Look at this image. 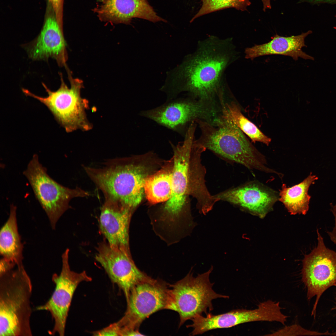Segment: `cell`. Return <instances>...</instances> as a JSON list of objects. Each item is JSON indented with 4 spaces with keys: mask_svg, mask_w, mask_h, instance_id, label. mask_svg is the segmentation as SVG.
Here are the masks:
<instances>
[{
    "mask_svg": "<svg viewBox=\"0 0 336 336\" xmlns=\"http://www.w3.org/2000/svg\"><path fill=\"white\" fill-rule=\"evenodd\" d=\"M236 58L232 40L214 37L204 40L199 43L194 52L167 73L160 90L166 93L168 100L183 91L208 98L217 91L225 70Z\"/></svg>",
    "mask_w": 336,
    "mask_h": 336,
    "instance_id": "cell-1",
    "label": "cell"
},
{
    "mask_svg": "<svg viewBox=\"0 0 336 336\" xmlns=\"http://www.w3.org/2000/svg\"><path fill=\"white\" fill-rule=\"evenodd\" d=\"M132 158L107 161L100 167H85L90 179L102 192L105 202L117 204L133 211L141 202L145 180L149 175L147 166Z\"/></svg>",
    "mask_w": 336,
    "mask_h": 336,
    "instance_id": "cell-2",
    "label": "cell"
},
{
    "mask_svg": "<svg viewBox=\"0 0 336 336\" xmlns=\"http://www.w3.org/2000/svg\"><path fill=\"white\" fill-rule=\"evenodd\" d=\"M32 285L23 264L0 273V336H30Z\"/></svg>",
    "mask_w": 336,
    "mask_h": 336,
    "instance_id": "cell-3",
    "label": "cell"
},
{
    "mask_svg": "<svg viewBox=\"0 0 336 336\" xmlns=\"http://www.w3.org/2000/svg\"><path fill=\"white\" fill-rule=\"evenodd\" d=\"M221 119L218 121L216 127L205 122L198 121L202 135L195 142L250 169L277 173L266 166L264 156L234 123L223 116Z\"/></svg>",
    "mask_w": 336,
    "mask_h": 336,
    "instance_id": "cell-4",
    "label": "cell"
},
{
    "mask_svg": "<svg viewBox=\"0 0 336 336\" xmlns=\"http://www.w3.org/2000/svg\"><path fill=\"white\" fill-rule=\"evenodd\" d=\"M70 84L69 88L59 73L61 84L55 91H52L42 83L48 96H37L28 90L22 89L24 94L33 97L44 104L51 112L55 119L67 132L77 129L88 131L92 128L87 119L86 110L88 107L87 100L82 97L81 91L83 87L82 81L72 77L71 72L66 68Z\"/></svg>",
    "mask_w": 336,
    "mask_h": 336,
    "instance_id": "cell-5",
    "label": "cell"
},
{
    "mask_svg": "<svg viewBox=\"0 0 336 336\" xmlns=\"http://www.w3.org/2000/svg\"><path fill=\"white\" fill-rule=\"evenodd\" d=\"M212 267L208 271L195 277L191 271L184 278L170 284L165 309L177 312L180 318L179 326L197 315H206L213 309L212 301L217 298H229L228 296L216 293L212 289L214 283L210 280Z\"/></svg>",
    "mask_w": 336,
    "mask_h": 336,
    "instance_id": "cell-6",
    "label": "cell"
},
{
    "mask_svg": "<svg viewBox=\"0 0 336 336\" xmlns=\"http://www.w3.org/2000/svg\"><path fill=\"white\" fill-rule=\"evenodd\" d=\"M23 174L46 212L53 229H55L58 220L69 208L72 199L90 195L79 187L69 188L54 180L47 174L46 168L40 162L36 154L33 155Z\"/></svg>",
    "mask_w": 336,
    "mask_h": 336,
    "instance_id": "cell-7",
    "label": "cell"
},
{
    "mask_svg": "<svg viewBox=\"0 0 336 336\" xmlns=\"http://www.w3.org/2000/svg\"><path fill=\"white\" fill-rule=\"evenodd\" d=\"M169 287L165 282L150 277L133 287L126 300L124 315L117 322L122 336L133 335L146 319L166 309Z\"/></svg>",
    "mask_w": 336,
    "mask_h": 336,
    "instance_id": "cell-8",
    "label": "cell"
},
{
    "mask_svg": "<svg viewBox=\"0 0 336 336\" xmlns=\"http://www.w3.org/2000/svg\"><path fill=\"white\" fill-rule=\"evenodd\" d=\"M69 253L68 249L62 254L60 274L52 275V279L55 287L52 296L45 304L36 309L50 313L54 322L52 329L49 331V334L52 335H64L68 313L75 291L81 282L92 280L85 271L77 273L71 270L69 263Z\"/></svg>",
    "mask_w": 336,
    "mask_h": 336,
    "instance_id": "cell-9",
    "label": "cell"
},
{
    "mask_svg": "<svg viewBox=\"0 0 336 336\" xmlns=\"http://www.w3.org/2000/svg\"><path fill=\"white\" fill-rule=\"evenodd\" d=\"M317 245L303 260L302 280L307 289V297L316 296L311 312L315 316L317 305L323 293L336 286V252L328 248L323 237L316 230Z\"/></svg>",
    "mask_w": 336,
    "mask_h": 336,
    "instance_id": "cell-10",
    "label": "cell"
},
{
    "mask_svg": "<svg viewBox=\"0 0 336 336\" xmlns=\"http://www.w3.org/2000/svg\"><path fill=\"white\" fill-rule=\"evenodd\" d=\"M195 129L194 126H190L183 142L176 146L170 142L174 152L172 194L164 205L161 219L166 223H172L180 218L189 194L190 161Z\"/></svg>",
    "mask_w": 336,
    "mask_h": 336,
    "instance_id": "cell-11",
    "label": "cell"
},
{
    "mask_svg": "<svg viewBox=\"0 0 336 336\" xmlns=\"http://www.w3.org/2000/svg\"><path fill=\"white\" fill-rule=\"evenodd\" d=\"M96 249V260L122 291L126 300L134 286L150 277L137 267L130 252L111 247L105 239Z\"/></svg>",
    "mask_w": 336,
    "mask_h": 336,
    "instance_id": "cell-12",
    "label": "cell"
},
{
    "mask_svg": "<svg viewBox=\"0 0 336 336\" xmlns=\"http://www.w3.org/2000/svg\"><path fill=\"white\" fill-rule=\"evenodd\" d=\"M214 113L202 103L175 98L156 108L142 110L139 115L180 133L189 122L198 118L212 117Z\"/></svg>",
    "mask_w": 336,
    "mask_h": 336,
    "instance_id": "cell-13",
    "label": "cell"
},
{
    "mask_svg": "<svg viewBox=\"0 0 336 336\" xmlns=\"http://www.w3.org/2000/svg\"><path fill=\"white\" fill-rule=\"evenodd\" d=\"M275 313L272 305L265 301L260 303L254 310L238 309L218 315L210 313L206 316L197 315L191 319L193 323L187 326L193 329L192 336L201 334L210 330L227 328L250 322L258 321H272Z\"/></svg>",
    "mask_w": 336,
    "mask_h": 336,
    "instance_id": "cell-14",
    "label": "cell"
},
{
    "mask_svg": "<svg viewBox=\"0 0 336 336\" xmlns=\"http://www.w3.org/2000/svg\"><path fill=\"white\" fill-rule=\"evenodd\" d=\"M214 197L217 201L223 200L238 205L262 218L273 209L279 195L274 190L255 181L221 193Z\"/></svg>",
    "mask_w": 336,
    "mask_h": 336,
    "instance_id": "cell-15",
    "label": "cell"
},
{
    "mask_svg": "<svg viewBox=\"0 0 336 336\" xmlns=\"http://www.w3.org/2000/svg\"><path fill=\"white\" fill-rule=\"evenodd\" d=\"M26 48L33 60L51 58L59 66L67 67L68 56L63 26L58 22L54 12L48 14L40 34Z\"/></svg>",
    "mask_w": 336,
    "mask_h": 336,
    "instance_id": "cell-16",
    "label": "cell"
},
{
    "mask_svg": "<svg viewBox=\"0 0 336 336\" xmlns=\"http://www.w3.org/2000/svg\"><path fill=\"white\" fill-rule=\"evenodd\" d=\"M93 10L100 20L111 23L129 24L133 18L153 22L166 21L157 16L147 0H100Z\"/></svg>",
    "mask_w": 336,
    "mask_h": 336,
    "instance_id": "cell-17",
    "label": "cell"
},
{
    "mask_svg": "<svg viewBox=\"0 0 336 336\" xmlns=\"http://www.w3.org/2000/svg\"><path fill=\"white\" fill-rule=\"evenodd\" d=\"M133 212L118 204L104 202L100 216V230L111 247L130 252L129 229Z\"/></svg>",
    "mask_w": 336,
    "mask_h": 336,
    "instance_id": "cell-18",
    "label": "cell"
},
{
    "mask_svg": "<svg viewBox=\"0 0 336 336\" xmlns=\"http://www.w3.org/2000/svg\"><path fill=\"white\" fill-rule=\"evenodd\" d=\"M310 30L300 35L288 37L280 36L277 34L272 37L269 42L259 45H255L252 47L247 48L245 50V58L252 60L263 56L281 55L290 56L295 60L300 57L304 59L314 60V58L302 50L305 44V38L312 33Z\"/></svg>",
    "mask_w": 336,
    "mask_h": 336,
    "instance_id": "cell-19",
    "label": "cell"
},
{
    "mask_svg": "<svg viewBox=\"0 0 336 336\" xmlns=\"http://www.w3.org/2000/svg\"><path fill=\"white\" fill-rule=\"evenodd\" d=\"M16 211V206L11 204L9 217L0 230V252L3 258L20 265L23 264V246L18 231Z\"/></svg>",
    "mask_w": 336,
    "mask_h": 336,
    "instance_id": "cell-20",
    "label": "cell"
},
{
    "mask_svg": "<svg viewBox=\"0 0 336 336\" xmlns=\"http://www.w3.org/2000/svg\"><path fill=\"white\" fill-rule=\"evenodd\" d=\"M318 177L310 172L303 181L291 187L285 184L281 187L278 200L281 202L292 215H305L309 210L311 196L308 194L309 188Z\"/></svg>",
    "mask_w": 336,
    "mask_h": 336,
    "instance_id": "cell-21",
    "label": "cell"
},
{
    "mask_svg": "<svg viewBox=\"0 0 336 336\" xmlns=\"http://www.w3.org/2000/svg\"><path fill=\"white\" fill-rule=\"evenodd\" d=\"M203 152L199 149L193 151L190 164L189 194L197 199V206L200 212L205 214L212 209L217 201L211 195L205 185L204 171L200 162V156Z\"/></svg>",
    "mask_w": 336,
    "mask_h": 336,
    "instance_id": "cell-22",
    "label": "cell"
},
{
    "mask_svg": "<svg viewBox=\"0 0 336 336\" xmlns=\"http://www.w3.org/2000/svg\"><path fill=\"white\" fill-rule=\"evenodd\" d=\"M144 188L150 203L167 201L172 194L171 171L163 170L149 175L145 180Z\"/></svg>",
    "mask_w": 336,
    "mask_h": 336,
    "instance_id": "cell-23",
    "label": "cell"
},
{
    "mask_svg": "<svg viewBox=\"0 0 336 336\" xmlns=\"http://www.w3.org/2000/svg\"><path fill=\"white\" fill-rule=\"evenodd\" d=\"M223 116L234 123L253 142H262L268 146L271 139L264 134L258 127L242 113L234 103L226 104L223 109Z\"/></svg>",
    "mask_w": 336,
    "mask_h": 336,
    "instance_id": "cell-24",
    "label": "cell"
},
{
    "mask_svg": "<svg viewBox=\"0 0 336 336\" xmlns=\"http://www.w3.org/2000/svg\"><path fill=\"white\" fill-rule=\"evenodd\" d=\"M202 4L197 13L191 20L214 12L233 7L244 11L251 4L250 0H201Z\"/></svg>",
    "mask_w": 336,
    "mask_h": 336,
    "instance_id": "cell-25",
    "label": "cell"
},
{
    "mask_svg": "<svg viewBox=\"0 0 336 336\" xmlns=\"http://www.w3.org/2000/svg\"><path fill=\"white\" fill-rule=\"evenodd\" d=\"M267 336H336V331L330 333L310 331L306 329L299 325L294 324L286 326Z\"/></svg>",
    "mask_w": 336,
    "mask_h": 336,
    "instance_id": "cell-26",
    "label": "cell"
},
{
    "mask_svg": "<svg viewBox=\"0 0 336 336\" xmlns=\"http://www.w3.org/2000/svg\"><path fill=\"white\" fill-rule=\"evenodd\" d=\"M94 336H121L120 328L117 322L99 330L92 332Z\"/></svg>",
    "mask_w": 336,
    "mask_h": 336,
    "instance_id": "cell-27",
    "label": "cell"
},
{
    "mask_svg": "<svg viewBox=\"0 0 336 336\" xmlns=\"http://www.w3.org/2000/svg\"><path fill=\"white\" fill-rule=\"evenodd\" d=\"M56 20L63 26V8L64 0H48Z\"/></svg>",
    "mask_w": 336,
    "mask_h": 336,
    "instance_id": "cell-28",
    "label": "cell"
},
{
    "mask_svg": "<svg viewBox=\"0 0 336 336\" xmlns=\"http://www.w3.org/2000/svg\"><path fill=\"white\" fill-rule=\"evenodd\" d=\"M331 211L334 218V224L333 230L331 231H328L327 234L331 240L336 245V204L334 205L330 204Z\"/></svg>",
    "mask_w": 336,
    "mask_h": 336,
    "instance_id": "cell-29",
    "label": "cell"
},
{
    "mask_svg": "<svg viewBox=\"0 0 336 336\" xmlns=\"http://www.w3.org/2000/svg\"><path fill=\"white\" fill-rule=\"evenodd\" d=\"M308 2L312 4L327 3L336 4V0H300L299 3Z\"/></svg>",
    "mask_w": 336,
    "mask_h": 336,
    "instance_id": "cell-30",
    "label": "cell"
},
{
    "mask_svg": "<svg viewBox=\"0 0 336 336\" xmlns=\"http://www.w3.org/2000/svg\"><path fill=\"white\" fill-rule=\"evenodd\" d=\"M263 4V8L266 9L270 8L271 6V0H261Z\"/></svg>",
    "mask_w": 336,
    "mask_h": 336,
    "instance_id": "cell-31",
    "label": "cell"
},
{
    "mask_svg": "<svg viewBox=\"0 0 336 336\" xmlns=\"http://www.w3.org/2000/svg\"><path fill=\"white\" fill-rule=\"evenodd\" d=\"M333 309L334 310H336V301H335V307Z\"/></svg>",
    "mask_w": 336,
    "mask_h": 336,
    "instance_id": "cell-32",
    "label": "cell"
}]
</instances>
